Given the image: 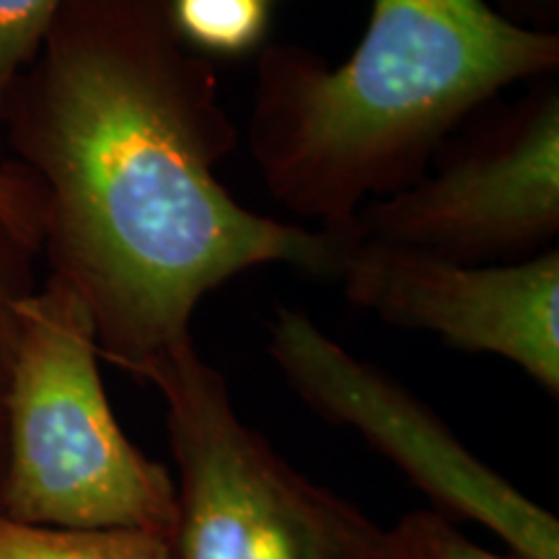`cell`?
Segmentation results:
<instances>
[{"label":"cell","mask_w":559,"mask_h":559,"mask_svg":"<svg viewBox=\"0 0 559 559\" xmlns=\"http://www.w3.org/2000/svg\"><path fill=\"white\" fill-rule=\"evenodd\" d=\"M39 251L19 239L13 230L0 223V479L5 461V417H9V391L13 358H16L21 311L26 298L37 288L34 260Z\"/></svg>","instance_id":"10"},{"label":"cell","mask_w":559,"mask_h":559,"mask_svg":"<svg viewBox=\"0 0 559 559\" xmlns=\"http://www.w3.org/2000/svg\"><path fill=\"white\" fill-rule=\"evenodd\" d=\"M334 280L358 309L400 330L436 334L464 353L513 362L557 400V247L521 262L461 264L396 243L347 239Z\"/></svg>","instance_id":"7"},{"label":"cell","mask_w":559,"mask_h":559,"mask_svg":"<svg viewBox=\"0 0 559 559\" xmlns=\"http://www.w3.org/2000/svg\"><path fill=\"white\" fill-rule=\"evenodd\" d=\"M386 544L389 559H521L479 547L436 510L402 515L386 531Z\"/></svg>","instance_id":"11"},{"label":"cell","mask_w":559,"mask_h":559,"mask_svg":"<svg viewBox=\"0 0 559 559\" xmlns=\"http://www.w3.org/2000/svg\"><path fill=\"white\" fill-rule=\"evenodd\" d=\"M143 381L164 400L177 461L174 559H389L386 531L243 423L226 376L194 337Z\"/></svg>","instance_id":"4"},{"label":"cell","mask_w":559,"mask_h":559,"mask_svg":"<svg viewBox=\"0 0 559 559\" xmlns=\"http://www.w3.org/2000/svg\"><path fill=\"white\" fill-rule=\"evenodd\" d=\"M60 5L62 0H0V109Z\"/></svg>","instance_id":"12"},{"label":"cell","mask_w":559,"mask_h":559,"mask_svg":"<svg viewBox=\"0 0 559 559\" xmlns=\"http://www.w3.org/2000/svg\"><path fill=\"white\" fill-rule=\"evenodd\" d=\"M559 73V32L489 0H373L340 66L304 45L257 52L247 145L267 192L342 234L428 171L440 145L515 83Z\"/></svg>","instance_id":"2"},{"label":"cell","mask_w":559,"mask_h":559,"mask_svg":"<svg viewBox=\"0 0 559 559\" xmlns=\"http://www.w3.org/2000/svg\"><path fill=\"white\" fill-rule=\"evenodd\" d=\"M0 559H174V551L148 531L37 526L0 515Z\"/></svg>","instance_id":"8"},{"label":"cell","mask_w":559,"mask_h":559,"mask_svg":"<svg viewBox=\"0 0 559 559\" xmlns=\"http://www.w3.org/2000/svg\"><path fill=\"white\" fill-rule=\"evenodd\" d=\"M81 298L47 275L21 311L0 515L60 528H135L169 539L177 481L124 436Z\"/></svg>","instance_id":"3"},{"label":"cell","mask_w":559,"mask_h":559,"mask_svg":"<svg viewBox=\"0 0 559 559\" xmlns=\"http://www.w3.org/2000/svg\"><path fill=\"white\" fill-rule=\"evenodd\" d=\"M41 218V192L34 179L13 160H0V223L39 251Z\"/></svg>","instance_id":"13"},{"label":"cell","mask_w":559,"mask_h":559,"mask_svg":"<svg viewBox=\"0 0 559 559\" xmlns=\"http://www.w3.org/2000/svg\"><path fill=\"white\" fill-rule=\"evenodd\" d=\"M502 16L536 32H557L559 0H492Z\"/></svg>","instance_id":"14"},{"label":"cell","mask_w":559,"mask_h":559,"mask_svg":"<svg viewBox=\"0 0 559 559\" xmlns=\"http://www.w3.org/2000/svg\"><path fill=\"white\" fill-rule=\"evenodd\" d=\"M267 353L306 407L358 432L443 519L479 523L521 559H559V521L549 510L474 456L428 404L349 353L309 313L275 306Z\"/></svg>","instance_id":"6"},{"label":"cell","mask_w":559,"mask_h":559,"mask_svg":"<svg viewBox=\"0 0 559 559\" xmlns=\"http://www.w3.org/2000/svg\"><path fill=\"white\" fill-rule=\"evenodd\" d=\"M174 32L194 52L241 58L260 52L270 26V0H169Z\"/></svg>","instance_id":"9"},{"label":"cell","mask_w":559,"mask_h":559,"mask_svg":"<svg viewBox=\"0 0 559 559\" xmlns=\"http://www.w3.org/2000/svg\"><path fill=\"white\" fill-rule=\"evenodd\" d=\"M559 234V83L528 81L519 99L469 117L428 171L368 202L347 239L428 251L461 264L521 262Z\"/></svg>","instance_id":"5"},{"label":"cell","mask_w":559,"mask_h":559,"mask_svg":"<svg viewBox=\"0 0 559 559\" xmlns=\"http://www.w3.org/2000/svg\"><path fill=\"white\" fill-rule=\"evenodd\" d=\"M41 192L50 277L81 298L99 358L143 379L243 272L337 275L347 239L241 205L218 177L239 145L215 62L169 0H62L0 109Z\"/></svg>","instance_id":"1"},{"label":"cell","mask_w":559,"mask_h":559,"mask_svg":"<svg viewBox=\"0 0 559 559\" xmlns=\"http://www.w3.org/2000/svg\"><path fill=\"white\" fill-rule=\"evenodd\" d=\"M270 3H272V0H270Z\"/></svg>","instance_id":"15"}]
</instances>
